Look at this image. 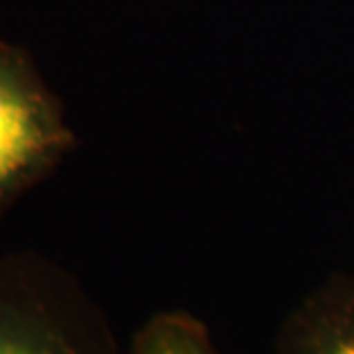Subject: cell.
I'll use <instances>...</instances> for the list:
<instances>
[{
	"label": "cell",
	"instance_id": "obj_1",
	"mask_svg": "<svg viewBox=\"0 0 354 354\" xmlns=\"http://www.w3.org/2000/svg\"><path fill=\"white\" fill-rule=\"evenodd\" d=\"M0 354H124L101 304L59 263L0 254Z\"/></svg>",
	"mask_w": 354,
	"mask_h": 354
},
{
	"label": "cell",
	"instance_id": "obj_2",
	"mask_svg": "<svg viewBox=\"0 0 354 354\" xmlns=\"http://www.w3.org/2000/svg\"><path fill=\"white\" fill-rule=\"evenodd\" d=\"M57 99L24 50L0 41V220L71 151Z\"/></svg>",
	"mask_w": 354,
	"mask_h": 354
},
{
	"label": "cell",
	"instance_id": "obj_3",
	"mask_svg": "<svg viewBox=\"0 0 354 354\" xmlns=\"http://www.w3.org/2000/svg\"><path fill=\"white\" fill-rule=\"evenodd\" d=\"M272 354H354V274H331L286 315Z\"/></svg>",
	"mask_w": 354,
	"mask_h": 354
},
{
	"label": "cell",
	"instance_id": "obj_4",
	"mask_svg": "<svg viewBox=\"0 0 354 354\" xmlns=\"http://www.w3.org/2000/svg\"><path fill=\"white\" fill-rule=\"evenodd\" d=\"M128 354H220L208 325L187 311H158L135 331Z\"/></svg>",
	"mask_w": 354,
	"mask_h": 354
}]
</instances>
